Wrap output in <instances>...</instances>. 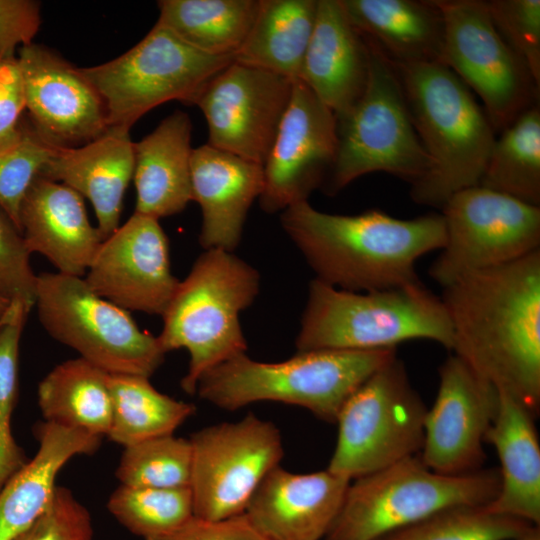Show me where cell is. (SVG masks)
<instances>
[{
	"label": "cell",
	"instance_id": "cell-31",
	"mask_svg": "<svg viewBox=\"0 0 540 540\" xmlns=\"http://www.w3.org/2000/svg\"><path fill=\"white\" fill-rule=\"evenodd\" d=\"M157 22L195 49L234 56L257 14L259 0H161Z\"/></svg>",
	"mask_w": 540,
	"mask_h": 540
},
{
	"label": "cell",
	"instance_id": "cell-42",
	"mask_svg": "<svg viewBox=\"0 0 540 540\" xmlns=\"http://www.w3.org/2000/svg\"><path fill=\"white\" fill-rule=\"evenodd\" d=\"M23 84L17 57L0 59V154L22 138L25 119Z\"/></svg>",
	"mask_w": 540,
	"mask_h": 540
},
{
	"label": "cell",
	"instance_id": "cell-39",
	"mask_svg": "<svg viewBox=\"0 0 540 540\" xmlns=\"http://www.w3.org/2000/svg\"><path fill=\"white\" fill-rule=\"evenodd\" d=\"M486 2L496 30L540 86V0Z\"/></svg>",
	"mask_w": 540,
	"mask_h": 540
},
{
	"label": "cell",
	"instance_id": "cell-38",
	"mask_svg": "<svg viewBox=\"0 0 540 540\" xmlns=\"http://www.w3.org/2000/svg\"><path fill=\"white\" fill-rule=\"evenodd\" d=\"M54 148L25 119L20 141L0 154V207L19 231L22 201L32 183L40 176Z\"/></svg>",
	"mask_w": 540,
	"mask_h": 540
},
{
	"label": "cell",
	"instance_id": "cell-36",
	"mask_svg": "<svg viewBox=\"0 0 540 540\" xmlns=\"http://www.w3.org/2000/svg\"><path fill=\"white\" fill-rule=\"evenodd\" d=\"M533 526L494 514L485 506L454 507L437 512L380 540H508Z\"/></svg>",
	"mask_w": 540,
	"mask_h": 540
},
{
	"label": "cell",
	"instance_id": "cell-23",
	"mask_svg": "<svg viewBox=\"0 0 540 540\" xmlns=\"http://www.w3.org/2000/svg\"><path fill=\"white\" fill-rule=\"evenodd\" d=\"M129 131L109 127L82 146L55 147L40 174L69 186L91 202L103 240L119 227L124 195L133 178L134 142Z\"/></svg>",
	"mask_w": 540,
	"mask_h": 540
},
{
	"label": "cell",
	"instance_id": "cell-43",
	"mask_svg": "<svg viewBox=\"0 0 540 540\" xmlns=\"http://www.w3.org/2000/svg\"><path fill=\"white\" fill-rule=\"evenodd\" d=\"M41 24L40 3L33 0H0V59L33 42Z\"/></svg>",
	"mask_w": 540,
	"mask_h": 540
},
{
	"label": "cell",
	"instance_id": "cell-4",
	"mask_svg": "<svg viewBox=\"0 0 540 540\" xmlns=\"http://www.w3.org/2000/svg\"><path fill=\"white\" fill-rule=\"evenodd\" d=\"M395 357L396 348L310 350L267 363L242 353L203 374L196 393L225 410L276 401L303 407L333 423L348 397Z\"/></svg>",
	"mask_w": 540,
	"mask_h": 540
},
{
	"label": "cell",
	"instance_id": "cell-26",
	"mask_svg": "<svg viewBox=\"0 0 540 540\" xmlns=\"http://www.w3.org/2000/svg\"><path fill=\"white\" fill-rule=\"evenodd\" d=\"M35 435L36 454L0 490V540H12L30 527L51 504L62 467L75 456L95 453L102 440L47 421L36 425Z\"/></svg>",
	"mask_w": 540,
	"mask_h": 540
},
{
	"label": "cell",
	"instance_id": "cell-13",
	"mask_svg": "<svg viewBox=\"0 0 540 540\" xmlns=\"http://www.w3.org/2000/svg\"><path fill=\"white\" fill-rule=\"evenodd\" d=\"M444 20L442 64L480 97L496 133L539 103V88L496 30L486 1L434 0Z\"/></svg>",
	"mask_w": 540,
	"mask_h": 540
},
{
	"label": "cell",
	"instance_id": "cell-21",
	"mask_svg": "<svg viewBox=\"0 0 540 540\" xmlns=\"http://www.w3.org/2000/svg\"><path fill=\"white\" fill-rule=\"evenodd\" d=\"M20 231L31 253L45 256L59 273L84 277L101 242L83 197L69 186L37 177L19 212Z\"/></svg>",
	"mask_w": 540,
	"mask_h": 540
},
{
	"label": "cell",
	"instance_id": "cell-2",
	"mask_svg": "<svg viewBox=\"0 0 540 540\" xmlns=\"http://www.w3.org/2000/svg\"><path fill=\"white\" fill-rule=\"evenodd\" d=\"M283 230L317 280L338 289L368 292L421 282L416 262L441 250V213L399 219L377 209L357 215L321 212L301 201L281 212Z\"/></svg>",
	"mask_w": 540,
	"mask_h": 540
},
{
	"label": "cell",
	"instance_id": "cell-40",
	"mask_svg": "<svg viewBox=\"0 0 540 540\" xmlns=\"http://www.w3.org/2000/svg\"><path fill=\"white\" fill-rule=\"evenodd\" d=\"M36 281L24 238L0 207V295L30 312L35 305Z\"/></svg>",
	"mask_w": 540,
	"mask_h": 540
},
{
	"label": "cell",
	"instance_id": "cell-6",
	"mask_svg": "<svg viewBox=\"0 0 540 540\" xmlns=\"http://www.w3.org/2000/svg\"><path fill=\"white\" fill-rule=\"evenodd\" d=\"M260 275L233 252L208 249L180 281L163 318L157 340L161 350L184 348L190 360L181 380L187 394L199 379L222 362L246 353L239 316L259 293Z\"/></svg>",
	"mask_w": 540,
	"mask_h": 540
},
{
	"label": "cell",
	"instance_id": "cell-18",
	"mask_svg": "<svg viewBox=\"0 0 540 540\" xmlns=\"http://www.w3.org/2000/svg\"><path fill=\"white\" fill-rule=\"evenodd\" d=\"M16 57L28 121L44 141L74 148L108 130L105 104L81 68L33 42L20 47Z\"/></svg>",
	"mask_w": 540,
	"mask_h": 540
},
{
	"label": "cell",
	"instance_id": "cell-16",
	"mask_svg": "<svg viewBox=\"0 0 540 540\" xmlns=\"http://www.w3.org/2000/svg\"><path fill=\"white\" fill-rule=\"evenodd\" d=\"M498 404V389L460 357L450 355L440 366L437 395L426 411L419 454L423 463L445 475L481 469Z\"/></svg>",
	"mask_w": 540,
	"mask_h": 540
},
{
	"label": "cell",
	"instance_id": "cell-28",
	"mask_svg": "<svg viewBox=\"0 0 540 540\" xmlns=\"http://www.w3.org/2000/svg\"><path fill=\"white\" fill-rule=\"evenodd\" d=\"M354 28L393 63L438 62L443 15L434 0H340Z\"/></svg>",
	"mask_w": 540,
	"mask_h": 540
},
{
	"label": "cell",
	"instance_id": "cell-35",
	"mask_svg": "<svg viewBox=\"0 0 540 540\" xmlns=\"http://www.w3.org/2000/svg\"><path fill=\"white\" fill-rule=\"evenodd\" d=\"M191 472L190 440L170 434L124 447L116 476L125 486L183 488Z\"/></svg>",
	"mask_w": 540,
	"mask_h": 540
},
{
	"label": "cell",
	"instance_id": "cell-9",
	"mask_svg": "<svg viewBox=\"0 0 540 540\" xmlns=\"http://www.w3.org/2000/svg\"><path fill=\"white\" fill-rule=\"evenodd\" d=\"M47 333L108 374L150 378L164 361L157 337L97 295L84 277L37 275L35 305Z\"/></svg>",
	"mask_w": 540,
	"mask_h": 540
},
{
	"label": "cell",
	"instance_id": "cell-25",
	"mask_svg": "<svg viewBox=\"0 0 540 540\" xmlns=\"http://www.w3.org/2000/svg\"><path fill=\"white\" fill-rule=\"evenodd\" d=\"M536 416L512 395L499 391L496 416L486 443L498 455L500 487L486 509L494 514L540 524V444Z\"/></svg>",
	"mask_w": 540,
	"mask_h": 540
},
{
	"label": "cell",
	"instance_id": "cell-11",
	"mask_svg": "<svg viewBox=\"0 0 540 540\" xmlns=\"http://www.w3.org/2000/svg\"><path fill=\"white\" fill-rule=\"evenodd\" d=\"M427 408L395 357L345 401L327 469L353 481L419 455Z\"/></svg>",
	"mask_w": 540,
	"mask_h": 540
},
{
	"label": "cell",
	"instance_id": "cell-12",
	"mask_svg": "<svg viewBox=\"0 0 540 540\" xmlns=\"http://www.w3.org/2000/svg\"><path fill=\"white\" fill-rule=\"evenodd\" d=\"M441 210L446 239L429 275L442 288L540 249V206L477 185L456 192Z\"/></svg>",
	"mask_w": 540,
	"mask_h": 540
},
{
	"label": "cell",
	"instance_id": "cell-30",
	"mask_svg": "<svg viewBox=\"0 0 540 540\" xmlns=\"http://www.w3.org/2000/svg\"><path fill=\"white\" fill-rule=\"evenodd\" d=\"M109 375L80 357L58 364L38 385L45 421L107 437L112 420Z\"/></svg>",
	"mask_w": 540,
	"mask_h": 540
},
{
	"label": "cell",
	"instance_id": "cell-15",
	"mask_svg": "<svg viewBox=\"0 0 540 540\" xmlns=\"http://www.w3.org/2000/svg\"><path fill=\"white\" fill-rule=\"evenodd\" d=\"M293 82L234 60L206 84L194 103L207 121L208 144L264 166Z\"/></svg>",
	"mask_w": 540,
	"mask_h": 540
},
{
	"label": "cell",
	"instance_id": "cell-17",
	"mask_svg": "<svg viewBox=\"0 0 540 540\" xmlns=\"http://www.w3.org/2000/svg\"><path fill=\"white\" fill-rule=\"evenodd\" d=\"M337 120L301 80L293 82L289 105L263 166L259 197L266 213L282 212L323 187L337 154Z\"/></svg>",
	"mask_w": 540,
	"mask_h": 540
},
{
	"label": "cell",
	"instance_id": "cell-14",
	"mask_svg": "<svg viewBox=\"0 0 540 540\" xmlns=\"http://www.w3.org/2000/svg\"><path fill=\"white\" fill-rule=\"evenodd\" d=\"M189 440L194 516L206 520L244 514L260 483L283 457L278 428L252 413L205 427Z\"/></svg>",
	"mask_w": 540,
	"mask_h": 540
},
{
	"label": "cell",
	"instance_id": "cell-3",
	"mask_svg": "<svg viewBox=\"0 0 540 540\" xmlns=\"http://www.w3.org/2000/svg\"><path fill=\"white\" fill-rule=\"evenodd\" d=\"M390 63L430 160L411 198L441 209L456 192L479 185L496 132L470 89L444 64Z\"/></svg>",
	"mask_w": 540,
	"mask_h": 540
},
{
	"label": "cell",
	"instance_id": "cell-24",
	"mask_svg": "<svg viewBox=\"0 0 540 540\" xmlns=\"http://www.w3.org/2000/svg\"><path fill=\"white\" fill-rule=\"evenodd\" d=\"M368 65L365 40L350 23L341 1L318 0L299 80L338 117L363 94Z\"/></svg>",
	"mask_w": 540,
	"mask_h": 540
},
{
	"label": "cell",
	"instance_id": "cell-41",
	"mask_svg": "<svg viewBox=\"0 0 540 540\" xmlns=\"http://www.w3.org/2000/svg\"><path fill=\"white\" fill-rule=\"evenodd\" d=\"M12 540H93L91 516L69 489L57 486L47 510Z\"/></svg>",
	"mask_w": 540,
	"mask_h": 540
},
{
	"label": "cell",
	"instance_id": "cell-20",
	"mask_svg": "<svg viewBox=\"0 0 540 540\" xmlns=\"http://www.w3.org/2000/svg\"><path fill=\"white\" fill-rule=\"evenodd\" d=\"M350 482L328 469L293 473L278 465L260 483L244 515L267 540H322Z\"/></svg>",
	"mask_w": 540,
	"mask_h": 540
},
{
	"label": "cell",
	"instance_id": "cell-46",
	"mask_svg": "<svg viewBox=\"0 0 540 540\" xmlns=\"http://www.w3.org/2000/svg\"><path fill=\"white\" fill-rule=\"evenodd\" d=\"M11 302L0 295V319L3 317V315L6 313L10 306Z\"/></svg>",
	"mask_w": 540,
	"mask_h": 540
},
{
	"label": "cell",
	"instance_id": "cell-37",
	"mask_svg": "<svg viewBox=\"0 0 540 540\" xmlns=\"http://www.w3.org/2000/svg\"><path fill=\"white\" fill-rule=\"evenodd\" d=\"M29 312L11 302L0 319V490L27 461L11 428L18 392L19 345Z\"/></svg>",
	"mask_w": 540,
	"mask_h": 540
},
{
	"label": "cell",
	"instance_id": "cell-10",
	"mask_svg": "<svg viewBox=\"0 0 540 540\" xmlns=\"http://www.w3.org/2000/svg\"><path fill=\"white\" fill-rule=\"evenodd\" d=\"M234 60V56L203 53L156 22L119 57L81 70L105 104L109 127L130 130L140 117L165 102L194 105L206 84Z\"/></svg>",
	"mask_w": 540,
	"mask_h": 540
},
{
	"label": "cell",
	"instance_id": "cell-8",
	"mask_svg": "<svg viewBox=\"0 0 540 540\" xmlns=\"http://www.w3.org/2000/svg\"><path fill=\"white\" fill-rule=\"evenodd\" d=\"M363 38L369 60L367 84L357 102L336 117L337 154L323 185L330 195L373 172L394 175L412 186L430 169L393 66Z\"/></svg>",
	"mask_w": 540,
	"mask_h": 540
},
{
	"label": "cell",
	"instance_id": "cell-19",
	"mask_svg": "<svg viewBox=\"0 0 540 540\" xmlns=\"http://www.w3.org/2000/svg\"><path fill=\"white\" fill-rule=\"evenodd\" d=\"M100 297L126 311L162 316L179 280L159 220L134 212L104 239L84 277Z\"/></svg>",
	"mask_w": 540,
	"mask_h": 540
},
{
	"label": "cell",
	"instance_id": "cell-33",
	"mask_svg": "<svg viewBox=\"0 0 540 540\" xmlns=\"http://www.w3.org/2000/svg\"><path fill=\"white\" fill-rule=\"evenodd\" d=\"M479 185L540 206L539 103L499 133Z\"/></svg>",
	"mask_w": 540,
	"mask_h": 540
},
{
	"label": "cell",
	"instance_id": "cell-5",
	"mask_svg": "<svg viewBox=\"0 0 540 540\" xmlns=\"http://www.w3.org/2000/svg\"><path fill=\"white\" fill-rule=\"evenodd\" d=\"M416 339L452 350L453 331L441 297L422 282L352 292L313 279L296 337L297 352L378 350Z\"/></svg>",
	"mask_w": 540,
	"mask_h": 540
},
{
	"label": "cell",
	"instance_id": "cell-45",
	"mask_svg": "<svg viewBox=\"0 0 540 540\" xmlns=\"http://www.w3.org/2000/svg\"><path fill=\"white\" fill-rule=\"evenodd\" d=\"M508 540H540V528L533 527L525 534Z\"/></svg>",
	"mask_w": 540,
	"mask_h": 540
},
{
	"label": "cell",
	"instance_id": "cell-7",
	"mask_svg": "<svg viewBox=\"0 0 540 540\" xmlns=\"http://www.w3.org/2000/svg\"><path fill=\"white\" fill-rule=\"evenodd\" d=\"M499 487L498 469L445 475L415 455L351 481L323 540H380L445 509L488 505Z\"/></svg>",
	"mask_w": 540,
	"mask_h": 540
},
{
	"label": "cell",
	"instance_id": "cell-34",
	"mask_svg": "<svg viewBox=\"0 0 540 540\" xmlns=\"http://www.w3.org/2000/svg\"><path fill=\"white\" fill-rule=\"evenodd\" d=\"M107 507L120 524L144 540L166 535L194 516L190 487L120 485L109 497Z\"/></svg>",
	"mask_w": 540,
	"mask_h": 540
},
{
	"label": "cell",
	"instance_id": "cell-27",
	"mask_svg": "<svg viewBox=\"0 0 540 540\" xmlns=\"http://www.w3.org/2000/svg\"><path fill=\"white\" fill-rule=\"evenodd\" d=\"M191 131L188 114L175 111L134 143L136 213L159 220L192 200Z\"/></svg>",
	"mask_w": 540,
	"mask_h": 540
},
{
	"label": "cell",
	"instance_id": "cell-1",
	"mask_svg": "<svg viewBox=\"0 0 540 540\" xmlns=\"http://www.w3.org/2000/svg\"><path fill=\"white\" fill-rule=\"evenodd\" d=\"M452 350L535 416L540 409V249L443 288Z\"/></svg>",
	"mask_w": 540,
	"mask_h": 540
},
{
	"label": "cell",
	"instance_id": "cell-22",
	"mask_svg": "<svg viewBox=\"0 0 540 540\" xmlns=\"http://www.w3.org/2000/svg\"><path fill=\"white\" fill-rule=\"evenodd\" d=\"M192 200L202 211L199 243L233 252L253 201L264 186L263 166L209 144L191 154Z\"/></svg>",
	"mask_w": 540,
	"mask_h": 540
},
{
	"label": "cell",
	"instance_id": "cell-32",
	"mask_svg": "<svg viewBox=\"0 0 540 540\" xmlns=\"http://www.w3.org/2000/svg\"><path fill=\"white\" fill-rule=\"evenodd\" d=\"M109 387L112 420L107 437L123 447L173 434L196 409L159 392L144 376L110 374Z\"/></svg>",
	"mask_w": 540,
	"mask_h": 540
},
{
	"label": "cell",
	"instance_id": "cell-44",
	"mask_svg": "<svg viewBox=\"0 0 540 540\" xmlns=\"http://www.w3.org/2000/svg\"><path fill=\"white\" fill-rule=\"evenodd\" d=\"M148 540H267L244 514L221 520L193 516L178 529Z\"/></svg>",
	"mask_w": 540,
	"mask_h": 540
},
{
	"label": "cell",
	"instance_id": "cell-29",
	"mask_svg": "<svg viewBox=\"0 0 540 540\" xmlns=\"http://www.w3.org/2000/svg\"><path fill=\"white\" fill-rule=\"evenodd\" d=\"M317 5L318 0H259L254 23L235 61L299 80Z\"/></svg>",
	"mask_w": 540,
	"mask_h": 540
}]
</instances>
